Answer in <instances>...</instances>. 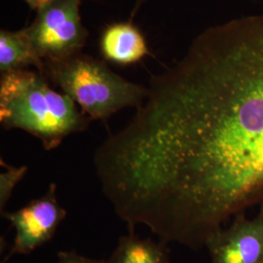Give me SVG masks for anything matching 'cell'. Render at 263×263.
<instances>
[{"label":"cell","mask_w":263,"mask_h":263,"mask_svg":"<svg viewBox=\"0 0 263 263\" xmlns=\"http://www.w3.org/2000/svg\"><path fill=\"white\" fill-rule=\"evenodd\" d=\"M104 263H105V261H104Z\"/></svg>","instance_id":"14"},{"label":"cell","mask_w":263,"mask_h":263,"mask_svg":"<svg viewBox=\"0 0 263 263\" xmlns=\"http://www.w3.org/2000/svg\"><path fill=\"white\" fill-rule=\"evenodd\" d=\"M43 61L38 56L27 28L0 31V72L1 74L34 67L42 72Z\"/></svg>","instance_id":"8"},{"label":"cell","mask_w":263,"mask_h":263,"mask_svg":"<svg viewBox=\"0 0 263 263\" xmlns=\"http://www.w3.org/2000/svg\"><path fill=\"white\" fill-rule=\"evenodd\" d=\"M205 247L212 263H262L263 204L252 219L245 213L236 215L231 226L216 231Z\"/></svg>","instance_id":"6"},{"label":"cell","mask_w":263,"mask_h":263,"mask_svg":"<svg viewBox=\"0 0 263 263\" xmlns=\"http://www.w3.org/2000/svg\"><path fill=\"white\" fill-rule=\"evenodd\" d=\"M148 89L96 173L129 228L197 250L263 204V13L205 29Z\"/></svg>","instance_id":"1"},{"label":"cell","mask_w":263,"mask_h":263,"mask_svg":"<svg viewBox=\"0 0 263 263\" xmlns=\"http://www.w3.org/2000/svg\"><path fill=\"white\" fill-rule=\"evenodd\" d=\"M82 1L49 0L36 11V17L26 28L43 63L81 53L89 35L80 15Z\"/></svg>","instance_id":"4"},{"label":"cell","mask_w":263,"mask_h":263,"mask_svg":"<svg viewBox=\"0 0 263 263\" xmlns=\"http://www.w3.org/2000/svg\"><path fill=\"white\" fill-rule=\"evenodd\" d=\"M146 1H147V0H136V2H135V4H134V7H133V10H132L130 21H133L134 18L137 16V14L139 13V11H140V9L141 8V6H142Z\"/></svg>","instance_id":"13"},{"label":"cell","mask_w":263,"mask_h":263,"mask_svg":"<svg viewBox=\"0 0 263 263\" xmlns=\"http://www.w3.org/2000/svg\"><path fill=\"white\" fill-rule=\"evenodd\" d=\"M100 51L105 61L118 66H130L149 56L146 39L133 21L106 26L100 38Z\"/></svg>","instance_id":"7"},{"label":"cell","mask_w":263,"mask_h":263,"mask_svg":"<svg viewBox=\"0 0 263 263\" xmlns=\"http://www.w3.org/2000/svg\"><path fill=\"white\" fill-rule=\"evenodd\" d=\"M0 162L1 167L4 168V171H2L0 174V211L1 213H4V208L6 207L12 196L14 188L26 176L28 167H14L8 165L2 159Z\"/></svg>","instance_id":"10"},{"label":"cell","mask_w":263,"mask_h":263,"mask_svg":"<svg viewBox=\"0 0 263 263\" xmlns=\"http://www.w3.org/2000/svg\"><path fill=\"white\" fill-rule=\"evenodd\" d=\"M120 237L118 244L105 263H171L165 242L141 239L135 230Z\"/></svg>","instance_id":"9"},{"label":"cell","mask_w":263,"mask_h":263,"mask_svg":"<svg viewBox=\"0 0 263 263\" xmlns=\"http://www.w3.org/2000/svg\"><path fill=\"white\" fill-rule=\"evenodd\" d=\"M2 215L16 230L9 254L5 257L8 260L16 254H30L50 241L66 218V211L58 201L56 184L51 183L44 195L18 211L4 212Z\"/></svg>","instance_id":"5"},{"label":"cell","mask_w":263,"mask_h":263,"mask_svg":"<svg viewBox=\"0 0 263 263\" xmlns=\"http://www.w3.org/2000/svg\"><path fill=\"white\" fill-rule=\"evenodd\" d=\"M24 1L30 7V9L37 11V10L40 9L44 4H46L49 0H24Z\"/></svg>","instance_id":"12"},{"label":"cell","mask_w":263,"mask_h":263,"mask_svg":"<svg viewBox=\"0 0 263 263\" xmlns=\"http://www.w3.org/2000/svg\"><path fill=\"white\" fill-rule=\"evenodd\" d=\"M38 70L1 74L0 123L5 130L27 132L53 151L66 137L84 132L90 119L63 92L54 90Z\"/></svg>","instance_id":"2"},{"label":"cell","mask_w":263,"mask_h":263,"mask_svg":"<svg viewBox=\"0 0 263 263\" xmlns=\"http://www.w3.org/2000/svg\"><path fill=\"white\" fill-rule=\"evenodd\" d=\"M263 263V262H262Z\"/></svg>","instance_id":"15"},{"label":"cell","mask_w":263,"mask_h":263,"mask_svg":"<svg viewBox=\"0 0 263 263\" xmlns=\"http://www.w3.org/2000/svg\"><path fill=\"white\" fill-rule=\"evenodd\" d=\"M42 72L67 95L90 120L106 121L128 107H141L148 87L115 73L103 61L79 53L57 62H44Z\"/></svg>","instance_id":"3"},{"label":"cell","mask_w":263,"mask_h":263,"mask_svg":"<svg viewBox=\"0 0 263 263\" xmlns=\"http://www.w3.org/2000/svg\"><path fill=\"white\" fill-rule=\"evenodd\" d=\"M57 263H104V261L86 257L76 252H61L58 254Z\"/></svg>","instance_id":"11"}]
</instances>
